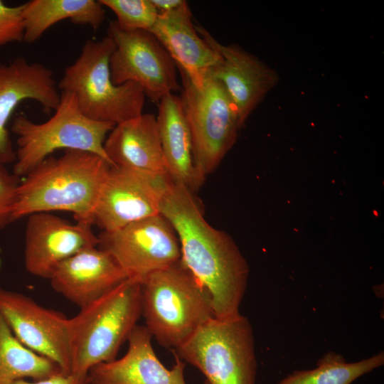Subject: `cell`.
<instances>
[{
	"instance_id": "obj_15",
	"label": "cell",
	"mask_w": 384,
	"mask_h": 384,
	"mask_svg": "<svg viewBox=\"0 0 384 384\" xmlns=\"http://www.w3.org/2000/svg\"><path fill=\"white\" fill-rule=\"evenodd\" d=\"M60 93L50 69L39 63L18 57L0 65V162H14L16 151L6 129L15 108L24 100L38 102L43 110H55Z\"/></svg>"
},
{
	"instance_id": "obj_4",
	"label": "cell",
	"mask_w": 384,
	"mask_h": 384,
	"mask_svg": "<svg viewBox=\"0 0 384 384\" xmlns=\"http://www.w3.org/2000/svg\"><path fill=\"white\" fill-rule=\"evenodd\" d=\"M142 316L141 283L127 279L70 318L72 373L111 361Z\"/></svg>"
},
{
	"instance_id": "obj_27",
	"label": "cell",
	"mask_w": 384,
	"mask_h": 384,
	"mask_svg": "<svg viewBox=\"0 0 384 384\" xmlns=\"http://www.w3.org/2000/svg\"><path fill=\"white\" fill-rule=\"evenodd\" d=\"M12 384H89V383L87 375H80L73 373H64L61 372L43 380L29 382L24 379H21L14 381Z\"/></svg>"
},
{
	"instance_id": "obj_13",
	"label": "cell",
	"mask_w": 384,
	"mask_h": 384,
	"mask_svg": "<svg viewBox=\"0 0 384 384\" xmlns=\"http://www.w3.org/2000/svg\"><path fill=\"white\" fill-rule=\"evenodd\" d=\"M87 223H70L51 213L31 214L25 230L24 265L32 275L50 279L57 266L78 252L98 245Z\"/></svg>"
},
{
	"instance_id": "obj_20",
	"label": "cell",
	"mask_w": 384,
	"mask_h": 384,
	"mask_svg": "<svg viewBox=\"0 0 384 384\" xmlns=\"http://www.w3.org/2000/svg\"><path fill=\"white\" fill-rule=\"evenodd\" d=\"M156 117L169 176L194 193L205 180L194 164L191 134L181 97L164 95Z\"/></svg>"
},
{
	"instance_id": "obj_21",
	"label": "cell",
	"mask_w": 384,
	"mask_h": 384,
	"mask_svg": "<svg viewBox=\"0 0 384 384\" xmlns=\"http://www.w3.org/2000/svg\"><path fill=\"white\" fill-rule=\"evenodd\" d=\"M23 42L33 43L53 25L65 19L96 31L105 21V11L99 0H31L23 4Z\"/></svg>"
},
{
	"instance_id": "obj_26",
	"label": "cell",
	"mask_w": 384,
	"mask_h": 384,
	"mask_svg": "<svg viewBox=\"0 0 384 384\" xmlns=\"http://www.w3.org/2000/svg\"><path fill=\"white\" fill-rule=\"evenodd\" d=\"M20 178L0 162V229L13 222L12 215Z\"/></svg>"
},
{
	"instance_id": "obj_9",
	"label": "cell",
	"mask_w": 384,
	"mask_h": 384,
	"mask_svg": "<svg viewBox=\"0 0 384 384\" xmlns=\"http://www.w3.org/2000/svg\"><path fill=\"white\" fill-rule=\"evenodd\" d=\"M107 36L115 43L110 59L114 85L134 82L155 102L180 90L174 60L150 31L124 30L111 21Z\"/></svg>"
},
{
	"instance_id": "obj_16",
	"label": "cell",
	"mask_w": 384,
	"mask_h": 384,
	"mask_svg": "<svg viewBox=\"0 0 384 384\" xmlns=\"http://www.w3.org/2000/svg\"><path fill=\"white\" fill-rule=\"evenodd\" d=\"M151 338L145 326L137 325L128 338L124 356L91 368L89 384H186V363L175 356V364L166 368L157 358Z\"/></svg>"
},
{
	"instance_id": "obj_6",
	"label": "cell",
	"mask_w": 384,
	"mask_h": 384,
	"mask_svg": "<svg viewBox=\"0 0 384 384\" xmlns=\"http://www.w3.org/2000/svg\"><path fill=\"white\" fill-rule=\"evenodd\" d=\"M114 49L107 35L100 41L87 40L75 61L65 69L58 87L72 92L88 118L117 125L142 114L145 95L134 82L113 83L110 59Z\"/></svg>"
},
{
	"instance_id": "obj_25",
	"label": "cell",
	"mask_w": 384,
	"mask_h": 384,
	"mask_svg": "<svg viewBox=\"0 0 384 384\" xmlns=\"http://www.w3.org/2000/svg\"><path fill=\"white\" fill-rule=\"evenodd\" d=\"M23 4L8 6L0 0V47L13 42L23 41Z\"/></svg>"
},
{
	"instance_id": "obj_10",
	"label": "cell",
	"mask_w": 384,
	"mask_h": 384,
	"mask_svg": "<svg viewBox=\"0 0 384 384\" xmlns=\"http://www.w3.org/2000/svg\"><path fill=\"white\" fill-rule=\"evenodd\" d=\"M97 247L107 252L127 279L140 283L150 274L181 260L177 235L161 214L128 224L112 232L102 231Z\"/></svg>"
},
{
	"instance_id": "obj_7",
	"label": "cell",
	"mask_w": 384,
	"mask_h": 384,
	"mask_svg": "<svg viewBox=\"0 0 384 384\" xmlns=\"http://www.w3.org/2000/svg\"><path fill=\"white\" fill-rule=\"evenodd\" d=\"M171 351L198 368L208 384H255L257 361L253 329L241 314L211 319Z\"/></svg>"
},
{
	"instance_id": "obj_23",
	"label": "cell",
	"mask_w": 384,
	"mask_h": 384,
	"mask_svg": "<svg viewBox=\"0 0 384 384\" xmlns=\"http://www.w3.org/2000/svg\"><path fill=\"white\" fill-rule=\"evenodd\" d=\"M383 364V351L356 362H347L341 354L329 351L318 360L316 368L294 370L275 384H351Z\"/></svg>"
},
{
	"instance_id": "obj_18",
	"label": "cell",
	"mask_w": 384,
	"mask_h": 384,
	"mask_svg": "<svg viewBox=\"0 0 384 384\" xmlns=\"http://www.w3.org/2000/svg\"><path fill=\"white\" fill-rule=\"evenodd\" d=\"M150 32L172 58L178 70L195 84L201 83L219 61V55L196 31L186 1L172 11L159 13Z\"/></svg>"
},
{
	"instance_id": "obj_11",
	"label": "cell",
	"mask_w": 384,
	"mask_h": 384,
	"mask_svg": "<svg viewBox=\"0 0 384 384\" xmlns=\"http://www.w3.org/2000/svg\"><path fill=\"white\" fill-rule=\"evenodd\" d=\"M0 313L26 347L53 361L63 373H72L70 318L1 287Z\"/></svg>"
},
{
	"instance_id": "obj_14",
	"label": "cell",
	"mask_w": 384,
	"mask_h": 384,
	"mask_svg": "<svg viewBox=\"0 0 384 384\" xmlns=\"http://www.w3.org/2000/svg\"><path fill=\"white\" fill-rule=\"evenodd\" d=\"M195 26L219 55V61L210 74L223 85L244 125L251 112L278 83L279 77L255 55L237 45L221 44L203 27Z\"/></svg>"
},
{
	"instance_id": "obj_12",
	"label": "cell",
	"mask_w": 384,
	"mask_h": 384,
	"mask_svg": "<svg viewBox=\"0 0 384 384\" xmlns=\"http://www.w3.org/2000/svg\"><path fill=\"white\" fill-rule=\"evenodd\" d=\"M169 176L111 166L92 215V225L105 232L160 213Z\"/></svg>"
},
{
	"instance_id": "obj_3",
	"label": "cell",
	"mask_w": 384,
	"mask_h": 384,
	"mask_svg": "<svg viewBox=\"0 0 384 384\" xmlns=\"http://www.w3.org/2000/svg\"><path fill=\"white\" fill-rule=\"evenodd\" d=\"M141 302L146 328L171 350L215 317L208 292L181 260L141 282Z\"/></svg>"
},
{
	"instance_id": "obj_24",
	"label": "cell",
	"mask_w": 384,
	"mask_h": 384,
	"mask_svg": "<svg viewBox=\"0 0 384 384\" xmlns=\"http://www.w3.org/2000/svg\"><path fill=\"white\" fill-rule=\"evenodd\" d=\"M117 17L116 22L124 30L149 31L154 26L159 11L151 0H99Z\"/></svg>"
},
{
	"instance_id": "obj_19",
	"label": "cell",
	"mask_w": 384,
	"mask_h": 384,
	"mask_svg": "<svg viewBox=\"0 0 384 384\" xmlns=\"http://www.w3.org/2000/svg\"><path fill=\"white\" fill-rule=\"evenodd\" d=\"M104 149L112 166L169 176L154 114H142L115 125Z\"/></svg>"
},
{
	"instance_id": "obj_29",
	"label": "cell",
	"mask_w": 384,
	"mask_h": 384,
	"mask_svg": "<svg viewBox=\"0 0 384 384\" xmlns=\"http://www.w3.org/2000/svg\"><path fill=\"white\" fill-rule=\"evenodd\" d=\"M204 384H208L206 381H205Z\"/></svg>"
},
{
	"instance_id": "obj_28",
	"label": "cell",
	"mask_w": 384,
	"mask_h": 384,
	"mask_svg": "<svg viewBox=\"0 0 384 384\" xmlns=\"http://www.w3.org/2000/svg\"><path fill=\"white\" fill-rule=\"evenodd\" d=\"M159 13H167L180 7L184 0H151Z\"/></svg>"
},
{
	"instance_id": "obj_2",
	"label": "cell",
	"mask_w": 384,
	"mask_h": 384,
	"mask_svg": "<svg viewBox=\"0 0 384 384\" xmlns=\"http://www.w3.org/2000/svg\"><path fill=\"white\" fill-rule=\"evenodd\" d=\"M112 166L97 154L65 150L50 156L20 181L13 222L39 212L67 211L92 225V215Z\"/></svg>"
},
{
	"instance_id": "obj_22",
	"label": "cell",
	"mask_w": 384,
	"mask_h": 384,
	"mask_svg": "<svg viewBox=\"0 0 384 384\" xmlns=\"http://www.w3.org/2000/svg\"><path fill=\"white\" fill-rule=\"evenodd\" d=\"M61 372L53 361L26 347L0 313V384L24 378L40 380Z\"/></svg>"
},
{
	"instance_id": "obj_1",
	"label": "cell",
	"mask_w": 384,
	"mask_h": 384,
	"mask_svg": "<svg viewBox=\"0 0 384 384\" xmlns=\"http://www.w3.org/2000/svg\"><path fill=\"white\" fill-rule=\"evenodd\" d=\"M160 213L174 228L181 260L208 292L215 318L238 316L250 269L233 239L205 219L194 193L169 178Z\"/></svg>"
},
{
	"instance_id": "obj_8",
	"label": "cell",
	"mask_w": 384,
	"mask_h": 384,
	"mask_svg": "<svg viewBox=\"0 0 384 384\" xmlns=\"http://www.w3.org/2000/svg\"><path fill=\"white\" fill-rule=\"evenodd\" d=\"M183 102L191 134L196 168L204 180L219 166L244 125L223 85L210 74L193 83L179 70Z\"/></svg>"
},
{
	"instance_id": "obj_17",
	"label": "cell",
	"mask_w": 384,
	"mask_h": 384,
	"mask_svg": "<svg viewBox=\"0 0 384 384\" xmlns=\"http://www.w3.org/2000/svg\"><path fill=\"white\" fill-rule=\"evenodd\" d=\"M127 279L115 260L96 246L60 263L49 280L55 292L80 309Z\"/></svg>"
},
{
	"instance_id": "obj_5",
	"label": "cell",
	"mask_w": 384,
	"mask_h": 384,
	"mask_svg": "<svg viewBox=\"0 0 384 384\" xmlns=\"http://www.w3.org/2000/svg\"><path fill=\"white\" fill-rule=\"evenodd\" d=\"M54 111V114L42 123H36L24 114L14 119L11 129L17 137L13 169L16 176L24 177L58 149L89 151L110 164L104 143L115 124L86 117L70 92H60L59 104Z\"/></svg>"
}]
</instances>
